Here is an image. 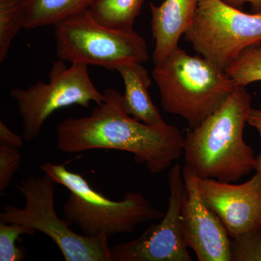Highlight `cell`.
<instances>
[{
  "label": "cell",
  "instance_id": "5b68a950",
  "mask_svg": "<svg viewBox=\"0 0 261 261\" xmlns=\"http://www.w3.org/2000/svg\"><path fill=\"white\" fill-rule=\"evenodd\" d=\"M55 185L46 173L23 178L15 187L25 199L24 207L5 206L0 222L24 225L47 235L66 261H113L106 233L94 238L79 234L59 218L55 207Z\"/></svg>",
  "mask_w": 261,
  "mask_h": 261
},
{
  "label": "cell",
  "instance_id": "52a82bcc",
  "mask_svg": "<svg viewBox=\"0 0 261 261\" xmlns=\"http://www.w3.org/2000/svg\"><path fill=\"white\" fill-rule=\"evenodd\" d=\"M184 36L202 58L226 71L245 49L261 44V12L249 14L221 0H199Z\"/></svg>",
  "mask_w": 261,
  "mask_h": 261
},
{
  "label": "cell",
  "instance_id": "277c9868",
  "mask_svg": "<svg viewBox=\"0 0 261 261\" xmlns=\"http://www.w3.org/2000/svg\"><path fill=\"white\" fill-rule=\"evenodd\" d=\"M39 168L56 185L69 190L63 207L65 219L80 228L85 236L94 238L106 233L110 238L130 233L139 225L164 217L165 213L154 207L142 194L127 192L122 200H111L64 165L47 162Z\"/></svg>",
  "mask_w": 261,
  "mask_h": 261
},
{
  "label": "cell",
  "instance_id": "8fae6325",
  "mask_svg": "<svg viewBox=\"0 0 261 261\" xmlns=\"http://www.w3.org/2000/svg\"><path fill=\"white\" fill-rule=\"evenodd\" d=\"M197 186L231 239L261 227V177L257 173L240 185L197 176Z\"/></svg>",
  "mask_w": 261,
  "mask_h": 261
},
{
  "label": "cell",
  "instance_id": "7402d4cb",
  "mask_svg": "<svg viewBox=\"0 0 261 261\" xmlns=\"http://www.w3.org/2000/svg\"><path fill=\"white\" fill-rule=\"evenodd\" d=\"M247 123L257 130L261 140V110L252 108L247 118ZM255 170L256 171L257 174L261 177V152L257 157V164Z\"/></svg>",
  "mask_w": 261,
  "mask_h": 261
},
{
  "label": "cell",
  "instance_id": "3957f363",
  "mask_svg": "<svg viewBox=\"0 0 261 261\" xmlns=\"http://www.w3.org/2000/svg\"><path fill=\"white\" fill-rule=\"evenodd\" d=\"M152 74L163 110L181 116L191 128L221 108L237 87L226 72L179 47L154 64Z\"/></svg>",
  "mask_w": 261,
  "mask_h": 261
},
{
  "label": "cell",
  "instance_id": "7a4b0ae2",
  "mask_svg": "<svg viewBox=\"0 0 261 261\" xmlns=\"http://www.w3.org/2000/svg\"><path fill=\"white\" fill-rule=\"evenodd\" d=\"M252 97L238 86L226 102L185 137V164L201 178L234 182L255 170L257 158L244 140Z\"/></svg>",
  "mask_w": 261,
  "mask_h": 261
},
{
  "label": "cell",
  "instance_id": "ac0fdd59",
  "mask_svg": "<svg viewBox=\"0 0 261 261\" xmlns=\"http://www.w3.org/2000/svg\"><path fill=\"white\" fill-rule=\"evenodd\" d=\"M36 232L24 225L0 222V261L24 260L27 252L16 245L17 240L21 235L33 236Z\"/></svg>",
  "mask_w": 261,
  "mask_h": 261
},
{
  "label": "cell",
  "instance_id": "44dd1931",
  "mask_svg": "<svg viewBox=\"0 0 261 261\" xmlns=\"http://www.w3.org/2000/svg\"><path fill=\"white\" fill-rule=\"evenodd\" d=\"M23 135L14 133L4 122L0 121V145L21 148L23 145Z\"/></svg>",
  "mask_w": 261,
  "mask_h": 261
},
{
  "label": "cell",
  "instance_id": "7c38bea8",
  "mask_svg": "<svg viewBox=\"0 0 261 261\" xmlns=\"http://www.w3.org/2000/svg\"><path fill=\"white\" fill-rule=\"evenodd\" d=\"M199 0H165L157 6L150 3L154 64L178 48V42L190 27Z\"/></svg>",
  "mask_w": 261,
  "mask_h": 261
},
{
  "label": "cell",
  "instance_id": "e0dca14e",
  "mask_svg": "<svg viewBox=\"0 0 261 261\" xmlns=\"http://www.w3.org/2000/svg\"><path fill=\"white\" fill-rule=\"evenodd\" d=\"M235 85L245 86L261 81V44L245 49L226 70Z\"/></svg>",
  "mask_w": 261,
  "mask_h": 261
},
{
  "label": "cell",
  "instance_id": "8992f818",
  "mask_svg": "<svg viewBox=\"0 0 261 261\" xmlns=\"http://www.w3.org/2000/svg\"><path fill=\"white\" fill-rule=\"evenodd\" d=\"M55 27L58 58L71 63L117 70L130 62L148 61L144 38L134 29L118 31L94 20L89 10L67 17Z\"/></svg>",
  "mask_w": 261,
  "mask_h": 261
},
{
  "label": "cell",
  "instance_id": "6da1fadb",
  "mask_svg": "<svg viewBox=\"0 0 261 261\" xmlns=\"http://www.w3.org/2000/svg\"><path fill=\"white\" fill-rule=\"evenodd\" d=\"M105 100L88 116L69 118L56 128L60 151L75 154L92 149H116L133 154L136 163L159 173L183 154L185 137L173 125L149 126L127 114L122 94L108 88Z\"/></svg>",
  "mask_w": 261,
  "mask_h": 261
},
{
  "label": "cell",
  "instance_id": "9c48e42d",
  "mask_svg": "<svg viewBox=\"0 0 261 261\" xmlns=\"http://www.w3.org/2000/svg\"><path fill=\"white\" fill-rule=\"evenodd\" d=\"M167 212L135 240L111 247L113 261H191L182 237L181 208L185 189L182 168L173 165L168 173Z\"/></svg>",
  "mask_w": 261,
  "mask_h": 261
},
{
  "label": "cell",
  "instance_id": "30bf717a",
  "mask_svg": "<svg viewBox=\"0 0 261 261\" xmlns=\"http://www.w3.org/2000/svg\"><path fill=\"white\" fill-rule=\"evenodd\" d=\"M182 173L186 192L180 217L185 245L199 261H231V238L221 219L202 200L197 174L186 165Z\"/></svg>",
  "mask_w": 261,
  "mask_h": 261
},
{
  "label": "cell",
  "instance_id": "603a6c76",
  "mask_svg": "<svg viewBox=\"0 0 261 261\" xmlns=\"http://www.w3.org/2000/svg\"><path fill=\"white\" fill-rule=\"evenodd\" d=\"M230 6L237 9H243L244 5L246 3H250L252 6V10L254 13H260L261 0H221Z\"/></svg>",
  "mask_w": 261,
  "mask_h": 261
},
{
  "label": "cell",
  "instance_id": "ffe728a7",
  "mask_svg": "<svg viewBox=\"0 0 261 261\" xmlns=\"http://www.w3.org/2000/svg\"><path fill=\"white\" fill-rule=\"evenodd\" d=\"M19 147L0 145V192L9 187L21 166L22 154Z\"/></svg>",
  "mask_w": 261,
  "mask_h": 261
},
{
  "label": "cell",
  "instance_id": "9a60e30c",
  "mask_svg": "<svg viewBox=\"0 0 261 261\" xmlns=\"http://www.w3.org/2000/svg\"><path fill=\"white\" fill-rule=\"evenodd\" d=\"M145 0H96L89 11L94 20L118 31H129Z\"/></svg>",
  "mask_w": 261,
  "mask_h": 261
},
{
  "label": "cell",
  "instance_id": "5bb4252c",
  "mask_svg": "<svg viewBox=\"0 0 261 261\" xmlns=\"http://www.w3.org/2000/svg\"><path fill=\"white\" fill-rule=\"evenodd\" d=\"M96 0H24L23 29L55 25L61 20L89 9Z\"/></svg>",
  "mask_w": 261,
  "mask_h": 261
},
{
  "label": "cell",
  "instance_id": "d6986e66",
  "mask_svg": "<svg viewBox=\"0 0 261 261\" xmlns=\"http://www.w3.org/2000/svg\"><path fill=\"white\" fill-rule=\"evenodd\" d=\"M231 261H261V227L232 238Z\"/></svg>",
  "mask_w": 261,
  "mask_h": 261
},
{
  "label": "cell",
  "instance_id": "2e32d148",
  "mask_svg": "<svg viewBox=\"0 0 261 261\" xmlns=\"http://www.w3.org/2000/svg\"><path fill=\"white\" fill-rule=\"evenodd\" d=\"M24 0H0V62L9 53L13 39L23 28Z\"/></svg>",
  "mask_w": 261,
  "mask_h": 261
},
{
  "label": "cell",
  "instance_id": "4fadbf2b",
  "mask_svg": "<svg viewBox=\"0 0 261 261\" xmlns=\"http://www.w3.org/2000/svg\"><path fill=\"white\" fill-rule=\"evenodd\" d=\"M124 85L122 105L127 114L149 126H163L167 123L149 95L151 79L142 63L130 62L117 69Z\"/></svg>",
  "mask_w": 261,
  "mask_h": 261
},
{
  "label": "cell",
  "instance_id": "ba28073f",
  "mask_svg": "<svg viewBox=\"0 0 261 261\" xmlns=\"http://www.w3.org/2000/svg\"><path fill=\"white\" fill-rule=\"evenodd\" d=\"M87 68L88 65L82 63L68 66L58 59L51 65L48 82L38 81L27 89L10 91L21 117L24 140L38 138L46 120L57 110L73 105L89 108L91 103L99 105L105 100L104 94L94 85Z\"/></svg>",
  "mask_w": 261,
  "mask_h": 261
}]
</instances>
